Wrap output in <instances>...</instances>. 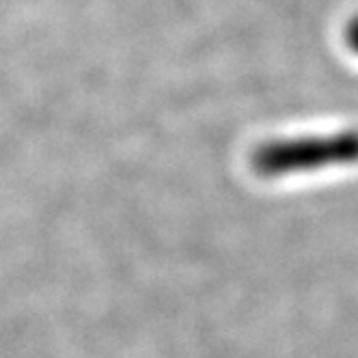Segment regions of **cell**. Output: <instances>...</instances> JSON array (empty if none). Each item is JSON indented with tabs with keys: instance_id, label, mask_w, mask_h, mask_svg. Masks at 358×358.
Listing matches in <instances>:
<instances>
[{
	"instance_id": "2",
	"label": "cell",
	"mask_w": 358,
	"mask_h": 358,
	"mask_svg": "<svg viewBox=\"0 0 358 358\" xmlns=\"http://www.w3.org/2000/svg\"><path fill=\"white\" fill-rule=\"evenodd\" d=\"M345 43H348V48L352 50V52L358 57V15H354L348 22V27H345Z\"/></svg>"
},
{
	"instance_id": "1",
	"label": "cell",
	"mask_w": 358,
	"mask_h": 358,
	"mask_svg": "<svg viewBox=\"0 0 358 358\" xmlns=\"http://www.w3.org/2000/svg\"><path fill=\"white\" fill-rule=\"evenodd\" d=\"M358 164V130L276 138L250 153V166L259 177H287L330 166Z\"/></svg>"
}]
</instances>
